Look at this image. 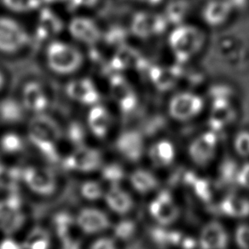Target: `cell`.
<instances>
[{
  "label": "cell",
  "instance_id": "1",
  "mask_svg": "<svg viewBox=\"0 0 249 249\" xmlns=\"http://www.w3.org/2000/svg\"><path fill=\"white\" fill-rule=\"evenodd\" d=\"M39 60L49 75L62 81L83 73L88 64L86 48L62 36L42 45Z\"/></svg>",
  "mask_w": 249,
  "mask_h": 249
},
{
  "label": "cell",
  "instance_id": "2",
  "mask_svg": "<svg viewBox=\"0 0 249 249\" xmlns=\"http://www.w3.org/2000/svg\"><path fill=\"white\" fill-rule=\"evenodd\" d=\"M33 46L30 25L20 17L0 11V58H18Z\"/></svg>",
  "mask_w": 249,
  "mask_h": 249
},
{
  "label": "cell",
  "instance_id": "3",
  "mask_svg": "<svg viewBox=\"0 0 249 249\" xmlns=\"http://www.w3.org/2000/svg\"><path fill=\"white\" fill-rule=\"evenodd\" d=\"M16 95L28 116L50 112L54 102L53 89L39 77L30 76L22 80Z\"/></svg>",
  "mask_w": 249,
  "mask_h": 249
},
{
  "label": "cell",
  "instance_id": "4",
  "mask_svg": "<svg viewBox=\"0 0 249 249\" xmlns=\"http://www.w3.org/2000/svg\"><path fill=\"white\" fill-rule=\"evenodd\" d=\"M22 186L35 196L49 199L55 196L60 189V178L52 167L40 164H30L20 172Z\"/></svg>",
  "mask_w": 249,
  "mask_h": 249
},
{
  "label": "cell",
  "instance_id": "5",
  "mask_svg": "<svg viewBox=\"0 0 249 249\" xmlns=\"http://www.w3.org/2000/svg\"><path fill=\"white\" fill-rule=\"evenodd\" d=\"M205 44L206 35L201 28L191 25L178 26L170 35V48L177 57L182 60L199 55Z\"/></svg>",
  "mask_w": 249,
  "mask_h": 249
},
{
  "label": "cell",
  "instance_id": "6",
  "mask_svg": "<svg viewBox=\"0 0 249 249\" xmlns=\"http://www.w3.org/2000/svg\"><path fill=\"white\" fill-rule=\"evenodd\" d=\"M60 163L67 172L90 175L99 173L105 160L100 149L87 143L71 149L70 153L62 156Z\"/></svg>",
  "mask_w": 249,
  "mask_h": 249
},
{
  "label": "cell",
  "instance_id": "7",
  "mask_svg": "<svg viewBox=\"0 0 249 249\" xmlns=\"http://www.w3.org/2000/svg\"><path fill=\"white\" fill-rule=\"evenodd\" d=\"M33 16L35 21L30 25V29L34 45L38 42L42 46L53 38L61 37L62 32L65 33L67 21L55 13L53 6L43 5Z\"/></svg>",
  "mask_w": 249,
  "mask_h": 249
},
{
  "label": "cell",
  "instance_id": "8",
  "mask_svg": "<svg viewBox=\"0 0 249 249\" xmlns=\"http://www.w3.org/2000/svg\"><path fill=\"white\" fill-rule=\"evenodd\" d=\"M76 230L87 236L95 237L110 231L113 223L109 215L95 204H86L75 213Z\"/></svg>",
  "mask_w": 249,
  "mask_h": 249
},
{
  "label": "cell",
  "instance_id": "9",
  "mask_svg": "<svg viewBox=\"0 0 249 249\" xmlns=\"http://www.w3.org/2000/svg\"><path fill=\"white\" fill-rule=\"evenodd\" d=\"M67 37L77 44L89 48L97 44L103 35L99 25L90 14L79 13L72 15L67 21Z\"/></svg>",
  "mask_w": 249,
  "mask_h": 249
},
{
  "label": "cell",
  "instance_id": "10",
  "mask_svg": "<svg viewBox=\"0 0 249 249\" xmlns=\"http://www.w3.org/2000/svg\"><path fill=\"white\" fill-rule=\"evenodd\" d=\"M205 101L201 95L182 91L173 96L167 104V113L173 121L189 123L196 120L203 112Z\"/></svg>",
  "mask_w": 249,
  "mask_h": 249
},
{
  "label": "cell",
  "instance_id": "11",
  "mask_svg": "<svg viewBox=\"0 0 249 249\" xmlns=\"http://www.w3.org/2000/svg\"><path fill=\"white\" fill-rule=\"evenodd\" d=\"M64 96L70 103L79 105L86 109L100 102V92L93 80L81 73L63 81Z\"/></svg>",
  "mask_w": 249,
  "mask_h": 249
},
{
  "label": "cell",
  "instance_id": "12",
  "mask_svg": "<svg viewBox=\"0 0 249 249\" xmlns=\"http://www.w3.org/2000/svg\"><path fill=\"white\" fill-rule=\"evenodd\" d=\"M27 221L23 201L18 195H9L0 199V231L4 235H14Z\"/></svg>",
  "mask_w": 249,
  "mask_h": 249
},
{
  "label": "cell",
  "instance_id": "13",
  "mask_svg": "<svg viewBox=\"0 0 249 249\" xmlns=\"http://www.w3.org/2000/svg\"><path fill=\"white\" fill-rule=\"evenodd\" d=\"M148 213L157 225L168 227L179 219L181 208L172 192L161 191L149 201Z\"/></svg>",
  "mask_w": 249,
  "mask_h": 249
},
{
  "label": "cell",
  "instance_id": "14",
  "mask_svg": "<svg viewBox=\"0 0 249 249\" xmlns=\"http://www.w3.org/2000/svg\"><path fill=\"white\" fill-rule=\"evenodd\" d=\"M219 139L213 131L203 132L196 137L188 146L189 159L195 166L206 167L209 166L218 154Z\"/></svg>",
  "mask_w": 249,
  "mask_h": 249
},
{
  "label": "cell",
  "instance_id": "15",
  "mask_svg": "<svg viewBox=\"0 0 249 249\" xmlns=\"http://www.w3.org/2000/svg\"><path fill=\"white\" fill-rule=\"evenodd\" d=\"M84 121L89 135L97 140L107 139L113 127V116L103 104H95L85 109Z\"/></svg>",
  "mask_w": 249,
  "mask_h": 249
},
{
  "label": "cell",
  "instance_id": "16",
  "mask_svg": "<svg viewBox=\"0 0 249 249\" xmlns=\"http://www.w3.org/2000/svg\"><path fill=\"white\" fill-rule=\"evenodd\" d=\"M28 114L18 96L4 94L0 97V125L4 128L26 124Z\"/></svg>",
  "mask_w": 249,
  "mask_h": 249
},
{
  "label": "cell",
  "instance_id": "17",
  "mask_svg": "<svg viewBox=\"0 0 249 249\" xmlns=\"http://www.w3.org/2000/svg\"><path fill=\"white\" fill-rule=\"evenodd\" d=\"M114 146L118 154L126 161L131 163L139 162L147 152L143 139L137 132L121 133L115 140Z\"/></svg>",
  "mask_w": 249,
  "mask_h": 249
},
{
  "label": "cell",
  "instance_id": "18",
  "mask_svg": "<svg viewBox=\"0 0 249 249\" xmlns=\"http://www.w3.org/2000/svg\"><path fill=\"white\" fill-rule=\"evenodd\" d=\"M229 242L228 231L225 225L217 220H211L203 225L197 240L201 249H226Z\"/></svg>",
  "mask_w": 249,
  "mask_h": 249
},
{
  "label": "cell",
  "instance_id": "19",
  "mask_svg": "<svg viewBox=\"0 0 249 249\" xmlns=\"http://www.w3.org/2000/svg\"><path fill=\"white\" fill-rule=\"evenodd\" d=\"M103 201L111 213L121 217L130 213L135 205L132 194L121 184L107 186Z\"/></svg>",
  "mask_w": 249,
  "mask_h": 249
},
{
  "label": "cell",
  "instance_id": "20",
  "mask_svg": "<svg viewBox=\"0 0 249 249\" xmlns=\"http://www.w3.org/2000/svg\"><path fill=\"white\" fill-rule=\"evenodd\" d=\"M233 9L230 0H211L204 5L201 17L209 27L220 28L230 21Z\"/></svg>",
  "mask_w": 249,
  "mask_h": 249
},
{
  "label": "cell",
  "instance_id": "21",
  "mask_svg": "<svg viewBox=\"0 0 249 249\" xmlns=\"http://www.w3.org/2000/svg\"><path fill=\"white\" fill-rule=\"evenodd\" d=\"M146 154L154 167L164 169L172 166L175 161L177 149L175 144L170 140L160 139L149 146Z\"/></svg>",
  "mask_w": 249,
  "mask_h": 249
},
{
  "label": "cell",
  "instance_id": "22",
  "mask_svg": "<svg viewBox=\"0 0 249 249\" xmlns=\"http://www.w3.org/2000/svg\"><path fill=\"white\" fill-rule=\"evenodd\" d=\"M28 145L26 133L19 131L18 127L3 128V131L0 132V153L4 156H20Z\"/></svg>",
  "mask_w": 249,
  "mask_h": 249
},
{
  "label": "cell",
  "instance_id": "23",
  "mask_svg": "<svg viewBox=\"0 0 249 249\" xmlns=\"http://www.w3.org/2000/svg\"><path fill=\"white\" fill-rule=\"evenodd\" d=\"M55 239L49 226L35 225L26 231L21 242L24 249H52Z\"/></svg>",
  "mask_w": 249,
  "mask_h": 249
},
{
  "label": "cell",
  "instance_id": "24",
  "mask_svg": "<svg viewBox=\"0 0 249 249\" xmlns=\"http://www.w3.org/2000/svg\"><path fill=\"white\" fill-rule=\"evenodd\" d=\"M49 227L58 242L72 236L73 231L76 230L74 213L66 209L55 212L51 218Z\"/></svg>",
  "mask_w": 249,
  "mask_h": 249
},
{
  "label": "cell",
  "instance_id": "25",
  "mask_svg": "<svg viewBox=\"0 0 249 249\" xmlns=\"http://www.w3.org/2000/svg\"><path fill=\"white\" fill-rule=\"evenodd\" d=\"M129 183L137 193L149 195L156 191L160 185V181L155 173L146 168H137L129 173Z\"/></svg>",
  "mask_w": 249,
  "mask_h": 249
},
{
  "label": "cell",
  "instance_id": "26",
  "mask_svg": "<svg viewBox=\"0 0 249 249\" xmlns=\"http://www.w3.org/2000/svg\"><path fill=\"white\" fill-rule=\"evenodd\" d=\"M220 210L228 218L243 219L249 217V198L237 194L228 195L220 202Z\"/></svg>",
  "mask_w": 249,
  "mask_h": 249
},
{
  "label": "cell",
  "instance_id": "27",
  "mask_svg": "<svg viewBox=\"0 0 249 249\" xmlns=\"http://www.w3.org/2000/svg\"><path fill=\"white\" fill-rule=\"evenodd\" d=\"M89 136L84 119H72L63 124V139H66L72 149L87 144Z\"/></svg>",
  "mask_w": 249,
  "mask_h": 249
},
{
  "label": "cell",
  "instance_id": "28",
  "mask_svg": "<svg viewBox=\"0 0 249 249\" xmlns=\"http://www.w3.org/2000/svg\"><path fill=\"white\" fill-rule=\"evenodd\" d=\"M106 187L102 180L85 178L78 187V194L87 204H96L104 200Z\"/></svg>",
  "mask_w": 249,
  "mask_h": 249
},
{
  "label": "cell",
  "instance_id": "29",
  "mask_svg": "<svg viewBox=\"0 0 249 249\" xmlns=\"http://www.w3.org/2000/svg\"><path fill=\"white\" fill-rule=\"evenodd\" d=\"M1 11L21 18L25 15H34L44 5L42 0H0Z\"/></svg>",
  "mask_w": 249,
  "mask_h": 249
},
{
  "label": "cell",
  "instance_id": "30",
  "mask_svg": "<svg viewBox=\"0 0 249 249\" xmlns=\"http://www.w3.org/2000/svg\"><path fill=\"white\" fill-rule=\"evenodd\" d=\"M101 179L107 186L121 184L125 178H127L126 172L123 166L117 162H105L100 171Z\"/></svg>",
  "mask_w": 249,
  "mask_h": 249
},
{
  "label": "cell",
  "instance_id": "31",
  "mask_svg": "<svg viewBox=\"0 0 249 249\" xmlns=\"http://www.w3.org/2000/svg\"><path fill=\"white\" fill-rule=\"evenodd\" d=\"M110 231L112 235L118 242H126L136 235L138 225L131 218H123L113 224Z\"/></svg>",
  "mask_w": 249,
  "mask_h": 249
},
{
  "label": "cell",
  "instance_id": "32",
  "mask_svg": "<svg viewBox=\"0 0 249 249\" xmlns=\"http://www.w3.org/2000/svg\"><path fill=\"white\" fill-rule=\"evenodd\" d=\"M235 154L241 158H249V131L242 130L237 132L232 142Z\"/></svg>",
  "mask_w": 249,
  "mask_h": 249
},
{
  "label": "cell",
  "instance_id": "33",
  "mask_svg": "<svg viewBox=\"0 0 249 249\" xmlns=\"http://www.w3.org/2000/svg\"><path fill=\"white\" fill-rule=\"evenodd\" d=\"M101 0H68L67 8L70 9L72 15L85 13L90 14V11L98 7Z\"/></svg>",
  "mask_w": 249,
  "mask_h": 249
},
{
  "label": "cell",
  "instance_id": "34",
  "mask_svg": "<svg viewBox=\"0 0 249 249\" xmlns=\"http://www.w3.org/2000/svg\"><path fill=\"white\" fill-rule=\"evenodd\" d=\"M118 242L113 235L104 234L93 237L87 249H119Z\"/></svg>",
  "mask_w": 249,
  "mask_h": 249
},
{
  "label": "cell",
  "instance_id": "35",
  "mask_svg": "<svg viewBox=\"0 0 249 249\" xmlns=\"http://www.w3.org/2000/svg\"><path fill=\"white\" fill-rule=\"evenodd\" d=\"M234 240L239 249H249V225L241 224L235 230Z\"/></svg>",
  "mask_w": 249,
  "mask_h": 249
},
{
  "label": "cell",
  "instance_id": "36",
  "mask_svg": "<svg viewBox=\"0 0 249 249\" xmlns=\"http://www.w3.org/2000/svg\"><path fill=\"white\" fill-rule=\"evenodd\" d=\"M0 249H24L21 241L14 237V235H4L0 240Z\"/></svg>",
  "mask_w": 249,
  "mask_h": 249
},
{
  "label": "cell",
  "instance_id": "37",
  "mask_svg": "<svg viewBox=\"0 0 249 249\" xmlns=\"http://www.w3.org/2000/svg\"><path fill=\"white\" fill-rule=\"evenodd\" d=\"M11 84V74L4 67L0 65V97L8 93Z\"/></svg>",
  "mask_w": 249,
  "mask_h": 249
},
{
  "label": "cell",
  "instance_id": "38",
  "mask_svg": "<svg viewBox=\"0 0 249 249\" xmlns=\"http://www.w3.org/2000/svg\"><path fill=\"white\" fill-rule=\"evenodd\" d=\"M58 242V249H85L80 240L73 235Z\"/></svg>",
  "mask_w": 249,
  "mask_h": 249
},
{
  "label": "cell",
  "instance_id": "39",
  "mask_svg": "<svg viewBox=\"0 0 249 249\" xmlns=\"http://www.w3.org/2000/svg\"><path fill=\"white\" fill-rule=\"evenodd\" d=\"M237 180L242 186L249 189V165H246L239 171Z\"/></svg>",
  "mask_w": 249,
  "mask_h": 249
},
{
  "label": "cell",
  "instance_id": "40",
  "mask_svg": "<svg viewBox=\"0 0 249 249\" xmlns=\"http://www.w3.org/2000/svg\"><path fill=\"white\" fill-rule=\"evenodd\" d=\"M44 5H48V6H54L55 4L59 3H67L68 0H42Z\"/></svg>",
  "mask_w": 249,
  "mask_h": 249
},
{
  "label": "cell",
  "instance_id": "41",
  "mask_svg": "<svg viewBox=\"0 0 249 249\" xmlns=\"http://www.w3.org/2000/svg\"><path fill=\"white\" fill-rule=\"evenodd\" d=\"M5 173H6V166H5L2 157L0 156V179H2V178L4 176Z\"/></svg>",
  "mask_w": 249,
  "mask_h": 249
}]
</instances>
